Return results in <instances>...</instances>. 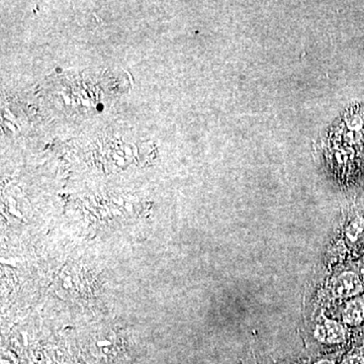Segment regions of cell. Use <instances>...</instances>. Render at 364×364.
I'll use <instances>...</instances> for the list:
<instances>
[{"mask_svg":"<svg viewBox=\"0 0 364 364\" xmlns=\"http://www.w3.org/2000/svg\"><path fill=\"white\" fill-rule=\"evenodd\" d=\"M363 291V286L358 275L354 272H344L340 274L334 284L332 291L336 298L347 299L358 296Z\"/></svg>","mask_w":364,"mask_h":364,"instance_id":"1","label":"cell"},{"mask_svg":"<svg viewBox=\"0 0 364 364\" xmlns=\"http://www.w3.org/2000/svg\"><path fill=\"white\" fill-rule=\"evenodd\" d=\"M322 323L315 330V337L318 341L328 344H338L345 340L343 326L323 316Z\"/></svg>","mask_w":364,"mask_h":364,"instance_id":"2","label":"cell"},{"mask_svg":"<svg viewBox=\"0 0 364 364\" xmlns=\"http://www.w3.org/2000/svg\"><path fill=\"white\" fill-rule=\"evenodd\" d=\"M343 321L347 325L358 326L360 324L364 318L363 299H354L347 304L344 309Z\"/></svg>","mask_w":364,"mask_h":364,"instance_id":"3","label":"cell"},{"mask_svg":"<svg viewBox=\"0 0 364 364\" xmlns=\"http://www.w3.org/2000/svg\"><path fill=\"white\" fill-rule=\"evenodd\" d=\"M364 233V220L358 218L347 228L346 236L351 242L358 241Z\"/></svg>","mask_w":364,"mask_h":364,"instance_id":"4","label":"cell"},{"mask_svg":"<svg viewBox=\"0 0 364 364\" xmlns=\"http://www.w3.org/2000/svg\"><path fill=\"white\" fill-rule=\"evenodd\" d=\"M341 364H364V358L361 354H351L344 358Z\"/></svg>","mask_w":364,"mask_h":364,"instance_id":"5","label":"cell"},{"mask_svg":"<svg viewBox=\"0 0 364 364\" xmlns=\"http://www.w3.org/2000/svg\"><path fill=\"white\" fill-rule=\"evenodd\" d=\"M316 364H335L334 361L328 360V359H324V360L318 361Z\"/></svg>","mask_w":364,"mask_h":364,"instance_id":"6","label":"cell"}]
</instances>
